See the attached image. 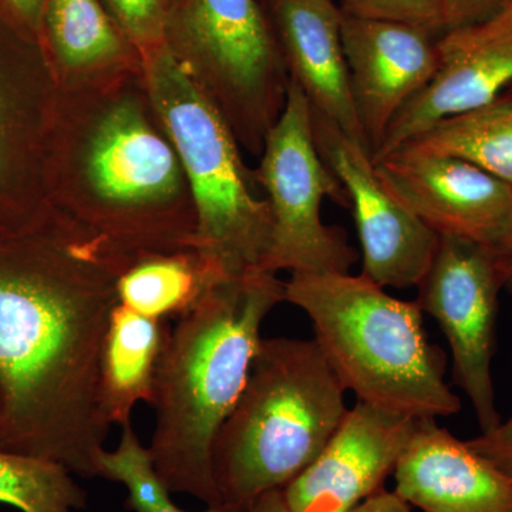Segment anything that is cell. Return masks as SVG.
<instances>
[{
  "label": "cell",
  "instance_id": "obj_1",
  "mask_svg": "<svg viewBox=\"0 0 512 512\" xmlns=\"http://www.w3.org/2000/svg\"><path fill=\"white\" fill-rule=\"evenodd\" d=\"M134 259L56 208L0 239L2 450L99 477L101 352Z\"/></svg>",
  "mask_w": 512,
  "mask_h": 512
},
{
  "label": "cell",
  "instance_id": "obj_2",
  "mask_svg": "<svg viewBox=\"0 0 512 512\" xmlns=\"http://www.w3.org/2000/svg\"><path fill=\"white\" fill-rule=\"evenodd\" d=\"M49 192L56 210L131 258L192 249L190 185L143 66L59 87Z\"/></svg>",
  "mask_w": 512,
  "mask_h": 512
},
{
  "label": "cell",
  "instance_id": "obj_3",
  "mask_svg": "<svg viewBox=\"0 0 512 512\" xmlns=\"http://www.w3.org/2000/svg\"><path fill=\"white\" fill-rule=\"evenodd\" d=\"M285 302V282L271 272L218 279L178 319L158 367L156 429L150 453L170 493L222 504L212 447L234 410L261 345L262 323Z\"/></svg>",
  "mask_w": 512,
  "mask_h": 512
},
{
  "label": "cell",
  "instance_id": "obj_4",
  "mask_svg": "<svg viewBox=\"0 0 512 512\" xmlns=\"http://www.w3.org/2000/svg\"><path fill=\"white\" fill-rule=\"evenodd\" d=\"M285 302L311 319L315 342L357 402L414 420L454 416L446 356L431 345L424 313L365 275L291 274Z\"/></svg>",
  "mask_w": 512,
  "mask_h": 512
},
{
  "label": "cell",
  "instance_id": "obj_5",
  "mask_svg": "<svg viewBox=\"0 0 512 512\" xmlns=\"http://www.w3.org/2000/svg\"><path fill=\"white\" fill-rule=\"evenodd\" d=\"M346 393L315 339H262L212 447L222 503L249 508L299 476L348 412Z\"/></svg>",
  "mask_w": 512,
  "mask_h": 512
},
{
  "label": "cell",
  "instance_id": "obj_6",
  "mask_svg": "<svg viewBox=\"0 0 512 512\" xmlns=\"http://www.w3.org/2000/svg\"><path fill=\"white\" fill-rule=\"evenodd\" d=\"M151 103L183 163L197 214L192 249L221 278L262 271L272 215L256 195L239 143L210 97L167 43L140 53Z\"/></svg>",
  "mask_w": 512,
  "mask_h": 512
},
{
  "label": "cell",
  "instance_id": "obj_7",
  "mask_svg": "<svg viewBox=\"0 0 512 512\" xmlns=\"http://www.w3.org/2000/svg\"><path fill=\"white\" fill-rule=\"evenodd\" d=\"M165 43L221 111L239 146L261 154L289 76L256 0H178Z\"/></svg>",
  "mask_w": 512,
  "mask_h": 512
},
{
  "label": "cell",
  "instance_id": "obj_8",
  "mask_svg": "<svg viewBox=\"0 0 512 512\" xmlns=\"http://www.w3.org/2000/svg\"><path fill=\"white\" fill-rule=\"evenodd\" d=\"M255 175L272 215L271 247L262 271L348 274L359 255L342 229L322 220L323 201L330 198L349 208L348 192L320 156L311 103L291 80Z\"/></svg>",
  "mask_w": 512,
  "mask_h": 512
},
{
  "label": "cell",
  "instance_id": "obj_9",
  "mask_svg": "<svg viewBox=\"0 0 512 512\" xmlns=\"http://www.w3.org/2000/svg\"><path fill=\"white\" fill-rule=\"evenodd\" d=\"M59 84L37 40L0 20V239L52 214L49 150Z\"/></svg>",
  "mask_w": 512,
  "mask_h": 512
},
{
  "label": "cell",
  "instance_id": "obj_10",
  "mask_svg": "<svg viewBox=\"0 0 512 512\" xmlns=\"http://www.w3.org/2000/svg\"><path fill=\"white\" fill-rule=\"evenodd\" d=\"M417 288V305L439 323L453 359V382L476 413L481 433L501 423L495 403L493 359L498 299L505 282L484 245L440 237Z\"/></svg>",
  "mask_w": 512,
  "mask_h": 512
},
{
  "label": "cell",
  "instance_id": "obj_11",
  "mask_svg": "<svg viewBox=\"0 0 512 512\" xmlns=\"http://www.w3.org/2000/svg\"><path fill=\"white\" fill-rule=\"evenodd\" d=\"M320 156L348 192L362 275L382 288H416L430 268L440 237L386 190L365 144L312 110Z\"/></svg>",
  "mask_w": 512,
  "mask_h": 512
},
{
  "label": "cell",
  "instance_id": "obj_12",
  "mask_svg": "<svg viewBox=\"0 0 512 512\" xmlns=\"http://www.w3.org/2000/svg\"><path fill=\"white\" fill-rule=\"evenodd\" d=\"M386 190L439 237L490 247L512 222V188L477 165L399 148L377 158Z\"/></svg>",
  "mask_w": 512,
  "mask_h": 512
},
{
  "label": "cell",
  "instance_id": "obj_13",
  "mask_svg": "<svg viewBox=\"0 0 512 512\" xmlns=\"http://www.w3.org/2000/svg\"><path fill=\"white\" fill-rule=\"evenodd\" d=\"M439 67L390 124L373 156L393 153L434 124L490 103L512 87V3L437 37Z\"/></svg>",
  "mask_w": 512,
  "mask_h": 512
},
{
  "label": "cell",
  "instance_id": "obj_14",
  "mask_svg": "<svg viewBox=\"0 0 512 512\" xmlns=\"http://www.w3.org/2000/svg\"><path fill=\"white\" fill-rule=\"evenodd\" d=\"M420 420L356 402L318 457L282 488L291 512H350L384 488Z\"/></svg>",
  "mask_w": 512,
  "mask_h": 512
},
{
  "label": "cell",
  "instance_id": "obj_15",
  "mask_svg": "<svg viewBox=\"0 0 512 512\" xmlns=\"http://www.w3.org/2000/svg\"><path fill=\"white\" fill-rule=\"evenodd\" d=\"M436 42L426 30L404 23L343 15L350 89L372 157L399 111L436 74Z\"/></svg>",
  "mask_w": 512,
  "mask_h": 512
},
{
  "label": "cell",
  "instance_id": "obj_16",
  "mask_svg": "<svg viewBox=\"0 0 512 512\" xmlns=\"http://www.w3.org/2000/svg\"><path fill=\"white\" fill-rule=\"evenodd\" d=\"M394 493L423 512H512V480L436 420H420Z\"/></svg>",
  "mask_w": 512,
  "mask_h": 512
},
{
  "label": "cell",
  "instance_id": "obj_17",
  "mask_svg": "<svg viewBox=\"0 0 512 512\" xmlns=\"http://www.w3.org/2000/svg\"><path fill=\"white\" fill-rule=\"evenodd\" d=\"M274 12L289 80L315 113L367 148L350 89L342 10L333 0H274Z\"/></svg>",
  "mask_w": 512,
  "mask_h": 512
},
{
  "label": "cell",
  "instance_id": "obj_18",
  "mask_svg": "<svg viewBox=\"0 0 512 512\" xmlns=\"http://www.w3.org/2000/svg\"><path fill=\"white\" fill-rule=\"evenodd\" d=\"M40 45L62 89L143 66L101 0H46Z\"/></svg>",
  "mask_w": 512,
  "mask_h": 512
},
{
  "label": "cell",
  "instance_id": "obj_19",
  "mask_svg": "<svg viewBox=\"0 0 512 512\" xmlns=\"http://www.w3.org/2000/svg\"><path fill=\"white\" fill-rule=\"evenodd\" d=\"M171 329L167 320L147 318L119 305L111 313L101 352L99 396L109 424H131L138 403H153L158 367Z\"/></svg>",
  "mask_w": 512,
  "mask_h": 512
},
{
  "label": "cell",
  "instance_id": "obj_20",
  "mask_svg": "<svg viewBox=\"0 0 512 512\" xmlns=\"http://www.w3.org/2000/svg\"><path fill=\"white\" fill-rule=\"evenodd\" d=\"M221 276L194 249L138 256L117 281L119 302L147 318H183Z\"/></svg>",
  "mask_w": 512,
  "mask_h": 512
},
{
  "label": "cell",
  "instance_id": "obj_21",
  "mask_svg": "<svg viewBox=\"0 0 512 512\" xmlns=\"http://www.w3.org/2000/svg\"><path fill=\"white\" fill-rule=\"evenodd\" d=\"M400 148L461 158L512 188V90L440 120Z\"/></svg>",
  "mask_w": 512,
  "mask_h": 512
},
{
  "label": "cell",
  "instance_id": "obj_22",
  "mask_svg": "<svg viewBox=\"0 0 512 512\" xmlns=\"http://www.w3.org/2000/svg\"><path fill=\"white\" fill-rule=\"evenodd\" d=\"M60 464L0 448V504L20 512H76L86 491Z\"/></svg>",
  "mask_w": 512,
  "mask_h": 512
},
{
  "label": "cell",
  "instance_id": "obj_23",
  "mask_svg": "<svg viewBox=\"0 0 512 512\" xmlns=\"http://www.w3.org/2000/svg\"><path fill=\"white\" fill-rule=\"evenodd\" d=\"M99 477L123 484L127 488L126 507L134 512H187L178 508L170 497L156 467L150 448L144 447L133 426L121 427L116 450H104L99 458ZM249 508L229 504L208 505L201 512H248Z\"/></svg>",
  "mask_w": 512,
  "mask_h": 512
},
{
  "label": "cell",
  "instance_id": "obj_24",
  "mask_svg": "<svg viewBox=\"0 0 512 512\" xmlns=\"http://www.w3.org/2000/svg\"><path fill=\"white\" fill-rule=\"evenodd\" d=\"M138 52L165 42V29L178 0H101Z\"/></svg>",
  "mask_w": 512,
  "mask_h": 512
},
{
  "label": "cell",
  "instance_id": "obj_25",
  "mask_svg": "<svg viewBox=\"0 0 512 512\" xmlns=\"http://www.w3.org/2000/svg\"><path fill=\"white\" fill-rule=\"evenodd\" d=\"M343 15L404 23L433 36L446 32L439 0H340Z\"/></svg>",
  "mask_w": 512,
  "mask_h": 512
},
{
  "label": "cell",
  "instance_id": "obj_26",
  "mask_svg": "<svg viewBox=\"0 0 512 512\" xmlns=\"http://www.w3.org/2000/svg\"><path fill=\"white\" fill-rule=\"evenodd\" d=\"M468 446L512 480V419L467 441Z\"/></svg>",
  "mask_w": 512,
  "mask_h": 512
},
{
  "label": "cell",
  "instance_id": "obj_27",
  "mask_svg": "<svg viewBox=\"0 0 512 512\" xmlns=\"http://www.w3.org/2000/svg\"><path fill=\"white\" fill-rule=\"evenodd\" d=\"M46 0H0V20L20 35L40 42Z\"/></svg>",
  "mask_w": 512,
  "mask_h": 512
},
{
  "label": "cell",
  "instance_id": "obj_28",
  "mask_svg": "<svg viewBox=\"0 0 512 512\" xmlns=\"http://www.w3.org/2000/svg\"><path fill=\"white\" fill-rule=\"evenodd\" d=\"M446 30L471 25L490 18L505 5V0H439Z\"/></svg>",
  "mask_w": 512,
  "mask_h": 512
},
{
  "label": "cell",
  "instance_id": "obj_29",
  "mask_svg": "<svg viewBox=\"0 0 512 512\" xmlns=\"http://www.w3.org/2000/svg\"><path fill=\"white\" fill-rule=\"evenodd\" d=\"M410 507L399 494L382 488L350 512H412Z\"/></svg>",
  "mask_w": 512,
  "mask_h": 512
},
{
  "label": "cell",
  "instance_id": "obj_30",
  "mask_svg": "<svg viewBox=\"0 0 512 512\" xmlns=\"http://www.w3.org/2000/svg\"><path fill=\"white\" fill-rule=\"evenodd\" d=\"M487 249L493 258L498 274L507 285V282L512 279V222L507 231Z\"/></svg>",
  "mask_w": 512,
  "mask_h": 512
},
{
  "label": "cell",
  "instance_id": "obj_31",
  "mask_svg": "<svg viewBox=\"0 0 512 512\" xmlns=\"http://www.w3.org/2000/svg\"><path fill=\"white\" fill-rule=\"evenodd\" d=\"M248 512H291L286 507L284 494H282V490H274L269 491L258 500H255V503L249 507Z\"/></svg>",
  "mask_w": 512,
  "mask_h": 512
},
{
  "label": "cell",
  "instance_id": "obj_32",
  "mask_svg": "<svg viewBox=\"0 0 512 512\" xmlns=\"http://www.w3.org/2000/svg\"><path fill=\"white\" fill-rule=\"evenodd\" d=\"M505 289H507L508 293L512 296V279L507 282V285H505Z\"/></svg>",
  "mask_w": 512,
  "mask_h": 512
},
{
  "label": "cell",
  "instance_id": "obj_33",
  "mask_svg": "<svg viewBox=\"0 0 512 512\" xmlns=\"http://www.w3.org/2000/svg\"><path fill=\"white\" fill-rule=\"evenodd\" d=\"M0 416H2V397H0Z\"/></svg>",
  "mask_w": 512,
  "mask_h": 512
},
{
  "label": "cell",
  "instance_id": "obj_34",
  "mask_svg": "<svg viewBox=\"0 0 512 512\" xmlns=\"http://www.w3.org/2000/svg\"><path fill=\"white\" fill-rule=\"evenodd\" d=\"M505 3H512V0H505Z\"/></svg>",
  "mask_w": 512,
  "mask_h": 512
}]
</instances>
